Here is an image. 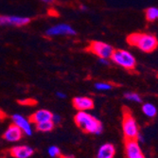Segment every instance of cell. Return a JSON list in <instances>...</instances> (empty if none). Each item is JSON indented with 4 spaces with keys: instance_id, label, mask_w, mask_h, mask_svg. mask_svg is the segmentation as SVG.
Listing matches in <instances>:
<instances>
[{
    "instance_id": "cell-1",
    "label": "cell",
    "mask_w": 158,
    "mask_h": 158,
    "mask_svg": "<svg viewBox=\"0 0 158 158\" xmlns=\"http://www.w3.org/2000/svg\"><path fill=\"white\" fill-rule=\"evenodd\" d=\"M127 43L145 53L153 52L158 48V40L155 35L144 32H134L127 36Z\"/></svg>"
},
{
    "instance_id": "cell-2",
    "label": "cell",
    "mask_w": 158,
    "mask_h": 158,
    "mask_svg": "<svg viewBox=\"0 0 158 158\" xmlns=\"http://www.w3.org/2000/svg\"><path fill=\"white\" fill-rule=\"evenodd\" d=\"M74 121L81 130L86 134L100 135L103 131L102 122L86 111H79L74 117Z\"/></svg>"
},
{
    "instance_id": "cell-3",
    "label": "cell",
    "mask_w": 158,
    "mask_h": 158,
    "mask_svg": "<svg viewBox=\"0 0 158 158\" xmlns=\"http://www.w3.org/2000/svg\"><path fill=\"white\" fill-rule=\"evenodd\" d=\"M111 60L128 71H134L136 66L135 56L124 49H114L111 55Z\"/></svg>"
},
{
    "instance_id": "cell-4",
    "label": "cell",
    "mask_w": 158,
    "mask_h": 158,
    "mask_svg": "<svg viewBox=\"0 0 158 158\" xmlns=\"http://www.w3.org/2000/svg\"><path fill=\"white\" fill-rule=\"evenodd\" d=\"M122 130L124 136L127 139H136L139 135L137 123L133 117L131 111L127 107L123 108L122 117Z\"/></svg>"
},
{
    "instance_id": "cell-5",
    "label": "cell",
    "mask_w": 158,
    "mask_h": 158,
    "mask_svg": "<svg viewBox=\"0 0 158 158\" xmlns=\"http://www.w3.org/2000/svg\"><path fill=\"white\" fill-rule=\"evenodd\" d=\"M85 50L98 56L99 59H108L114 52V48L104 42L100 41H92L90 42Z\"/></svg>"
},
{
    "instance_id": "cell-6",
    "label": "cell",
    "mask_w": 158,
    "mask_h": 158,
    "mask_svg": "<svg viewBox=\"0 0 158 158\" xmlns=\"http://www.w3.org/2000/svg\"><path fill=\"white\" fill-rule=\"evenodd\" d=\"M47 36L53 37V36H60V35H68V36H73L76 35L77 32L74 28L68 24H58L50 27L48 28L46 31Z\"/></svg>"
},
{
    "instance_id": "cell-7",
    "label": "cell",
    "mask_w": 158,
    "mask_h": 158,
    "mask_svg": "<svg viewBox=\"0 0 158 158\" xmlns=\"http://www.w3.org/2000/svg\"><path fill=\"white\" fill-rule=\"evenodd\" d=\"M31 23L30 17L15 16V15H0V27L13 26V27H23Z\"/></svg>"
},
{
    "instance_id": "cell-8",
    "label": "cell",
    "mask_w": 158,
    "mask_h": 158,
    "mask_svg": "<svg viewBox=\"0 0 158 158\" xmlns=\"http://www.w3.org/2000/svg\"><path fill=\"white\" fill-rule=\"evenodd\" d=\"M72 104L78 111H88L94 108V100L89 97H75L72 99Z\"/></svg>"
},
{
    "instance_id": "cell-9",
    "label": "cell",
    "mask_w": 158,
    "mask_h": 158,
    "mask_svg": "<svg viewBox=\"0 0 158 158\" xmlns=\"http://www.w3.org/2000/svg\"><path fill=\"white\" fill-rule=\"evenodd\" d=\"M23 135L24 133L21 129L17 125L12 123L8 127L6 132L3 134L2 137L9 142H17L23 137Z\"/></svg>"
},
{
    "instance_id": "cell-10",
    "label": "cell",
    "mask_w": 158,
    "mask_h": 158,
    "mask_svg": "<svg viewBox=\"0 0 158 158\" xmlns=\"http://www.w3.org/2000/svg\"><path fill=\"white\" fill-rule=\"evenodd\" d=\"M125 153L127 158H135L142 154L139 142L136 139H127L125 142Z\"/></svg>"
},
{
    "instance_id": "cell-11",
    "label": "cell",
    "mask_w": 158,
    "mask_h": 158,
    "mask_svg": "<svg viewBox=\"0 0 158 158\" xmlns=\"http://www.w3.org/2000/svg\"><path fill=\"white\" fill-rule=\"evenodd\" d=\"M53 114L46 109H40L36 112H34L31 116L28 118V121L33 124H38L44 121L52 120Z\"/></svg>"
},
{
    "instance_id": "cell-12",
    "label": "cell",
    "mask_w": 158,
    "mask_h": 158,
    "mask_svg": "<svg viewBox=\"0 0 158 158\" xmlns=\"http://www.w3.org/2000/svg\"><path fill=\"white\" fill-rule=\"evenodd\" d=\"M9 152L13 158H28L34 153V151L28 146H15L10 148Z\"/></svg>"
},
{
    "instance_id": "cell-13",
    "label": "cell",
    "mask_w": 158,
    "mask_h": 158,
    "mask_svg": "<svg viewBox=\"0 0 158 158\" xmlns=\"http://www.w3.org/2000/svg\"><path fill=\"white\" fill-rule=\"evenodd\" d=\"M11 119H12L14 124L17 125L21 129L25 135H32V130H31L30 121H28L27 118L20 116V114H13V116L11 117Z\"/></svg>"
},
{
    "instance_id": "cell-14",
    "label": "cell",
    "mask_w": 158,
    "mask_h": 158,
    "mask_svg": "<svg viewBox=\"0 0 158 158\" xmlns=\"http://www.w3.org/2000/svg\"><path fill=\"white\" fill-rule=\"evenodd\" d=\"M116 154V149L111 143H105L102 146H100L96 158H114Z\"/></svg>"
},
{
    "instance_id": "cell-15",
    "label": "cell",
    "mask_w": 158,
    "mask_h": 158,
    "mask_svg": "<svg viewBox=\"0 0 158 158\" xmlns=\"http://www.w3.org/2000/svg\"><path fill=\"white\" fill-rule=\"evenodd\" d=\"M142 112H143V114H144L147 118H153L156 116V114H157V109H156V107L152 103L147 102V103L143 104Z\"/></svg>"
},
{
    "instance_id": "cell-16",
    "label": "cell",
    "mask_w": 158,
    "mask_h": 158,
    "mask_svg": "<svg viewBox=\"0 0 158 158\" xmlns=\"http://www.w3.org/2000/svg\"><path fill=\"white\" fill-rule=\"evenodd\" d=\"M55 124L53 123L52 120H48V121H44L38 124H35V129L39 132H43V133H47V132H51L54 129Z\"/></svg>"
},
{
    "instance_id": "cell-17",
    "label": "cell",
    "mask_w": 158,
    "mask_h": 158,
    "mask_svg": "<svg viewBox=\"0 0 158 158\" xmlns=\"http://www.w3.org/2000/svg\"><path fill=\"white\" fill-rule=\"evenodd\" d=\"M145 16L149 22H154L158 20V9L155 7H150L145 10Z\"/></svg>"
},
{
    "instance_id": "cell-18",
    "label": "cell",
    "mask_w": 158,
    "mask_h": 158,
    "mask_svg": "<svg viewBox=\"0 0 158 158\" xmlns=\"http://www.w3.org/2000/svg\"><path fill=\"white\" fill-rule=\"evenodd\" d=\"M48 154L53 157V158H65V155H64L61 152V150L56 147V146H51L48 149Z\"/></svg>"
},
{
    "instance_id": "cell-19",
    "label": "cell",
    "mask_w": 158,
    "mask_h": 158,
    "mask_svg": "<svg viewBox=\"0 0 158 158\" xmlns=\"http://www.w3.org/2000/svg\"><path fill=\"white\" fill-rule=\"evenodd\" d=\"M124 98L128 100H131V102H142V98L139 94L135 93V92H129V93H125L124 94Z\"/></svg>"
},
{
    "instance_id": "cell-20",
    "label": "cell",
    "mask_w": 158,
    "mask_h": 158,
    "mask_svg": "<svg viewBox=\"0 0 158 158\" xmlns=\"http://www.w3.org/2000/svg\"><path fill=\"white\" fill-rule=\"evenodd\" d=\"M95 88L98 91H108L113 88V85L109 82H96L95 83Z\"/></svg>"
},
{
    "instance_id": "cell-21",
    "label": "cell",
    "mask_w": 158,
    "mask_h": 158,
    "mask_svg": "<svg viewBox=\"0 0 158 158\" xmlns=\"http://www.w3.org/2000/svg\"><path fill=\"white\" fill-rule=\"evenodd\" d=\"M18 103L21 105H25V106H33L37 104V102L33 98H25L22 100H18Z\"/></svg>"
},
{
    "instance_id": "cell-22",
    "label": "cell",
    "mask_w": 158,
    "mask_h": 158,
    "mask_svg": "<svg viewBox=\"0 0 158 158\" xmlns=\"http://www.w3.org/2000/svg\"><path fill=\"white\" fill-rule=\"evenodd\" d=\"M52 121L53 123L56 125V124H59L61 122V117L58 116V114H53V117H52Z\"/></svg>"
},
{
    "instance_id": "cell-23",
    "label": "cell",
    "mask_w": 158,
    "mask_h": 158,
    "mask_svg": "<svg viewBox=\"0 0 158 158\" xmlns=\"http://www.w3.org/2000/svg\"><path fill=\"white\" fill-rule=\"evenodd\" d=\"M7 114L2 110V109H0V121H2V120H4V119H6L7 118Z\"/></svg>"
},
{
    "instance_id": "cell-24",
    "label": "cell",
    "mask_w": 158,
    "mask_h": 158,
    "mask_svg": "<svg viewBox=\"0 0 158 158\" xmlns=\"http://www.w3.org/2000/svg\"><path fill=\"white\" fill-rule=\"evenodd\" d=\"M56 96L58 98H66V95L64 93H63V92H57Z\"/></svg>"
},
{
    "instance_id": "cell-25",
    "label": "cell",
    "mask_w": 158,
    "mask_h": 158,
    "mask_svg": "<svg viewBox=\"0 0 158 158\" xmlns=\"http://www.w3.org/2000/svg\"><path fill=\"white\" fill-rule=\"evenodd\" d=\"M99 63H102L103 64H108L109 62L107 61V59H99Z\"/></svg>"
},
{
    "instance_id": "cell-26",
    "label": "cell",
    "mask_w": 158,
    "mask_h": 158,
    "mask_svg": "<svg viewBox=\"0 0 158 158\" xmlns=\"http://www.w3.org/2000/svg\"><path fill=\"white\" fill-rule=\"evenodd\" d=\"M40 1H43V2H45V3L50 4V3H52L54 1V0H40Z\"/></svg>"
},
{
    "instance_id": "cell-27",
    "label": "cell",
    "mask_w": 158,
    "mask_h": 158,
    "mask_svg": "<svg viewBox=\"0 0 158 158\" xmlns=\"http://www.w3.org/2000/svg\"><path fill=\"white\" fill-rule=\"evenodd\" d=\"M135 158H145V157H144V155H143V154H140V155H138V156H136Z\"/></svg>"
}]
</instances>
